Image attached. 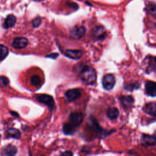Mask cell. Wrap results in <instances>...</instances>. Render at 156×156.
<instances>
[{
	"instance_id": "cell-1",
	"label": "cell",
	"mask_w": 156,
	"mask_h": 156,
	"mask_svg": "<svg viewBox=\"0 0 156 156\" xmlns=\"http://www.w3.org/2000/svg\"><path fill=\"white\" fill-rule=\"evenodd\" d=\"M79 76L82 81L87 85H93L96 82L97 77L95 69L88 66H85L82 68Z\"/></svg>"
},
{
	"instance_id": "cell-2",
	"label": "cell",
	"mask_w": 156,
	"mask_h": 156,
	"mask_svg": "<svg viewBox=\"0 0 156 156\" xmlns=\"http://www.w3.org/2000/svg\"><path fill=\"white\" fill-rule=\"evenodd\" d=\"M35 98L39 102L45 104L51 110H52L54 107V99L50 95L46 94H36L35 96Z\"/></svg>"
},
{
	"instance_id": "cell-3",
	"label": "cell",
	"mask_w": 156,
	"mask_h": 156,
	"mask_svg": "<svg viewBox=\"0 0 156 156\" xmlns=\"http://www.w3.org/2000/svg\"><path fill=\"white\" fill-rule=\"evenodd\" d=\"M102 82L103 87L107 90H110L115 85V77L112 74H107L103 77Z\"/></svg>"
},
{
	"instance_id": "cell-4",
	"label": "cell",
	"mask_w": 156,
	"mask_h": 156,
	"mask_svg": "<svg viewBox=\"0 0 156 156\" xmlns=\"http://www.w3.org/2000/svg\"><path fill=\"white\" fill-rule=\"evenodd\" d=\"M69 122L76 128L79 127L83 120V116L82 113L74 112L69 115Z\"/></svg>"
},
{
	"instance_id": "cell-5",
	"label": "cell",
	"mask_w": 156,
	"mask_h": 156,
	"mask_svg": "<svg viewBox=\"0 0 156 156\" xmlns=\"http://www.w3.org/2000/svg\"><path fill=\"white\" fill-rule=\"evenodd\" d=\"M65 98L69 102H73L79 99L81 96L80 90L77 88L69 89L65 92Z\"/></svg>"
},
{
	"instance_id": "cell-6",
	"label": "cell",
	"mask_w": 156,
	"mask_h": 156,
	"mask_svg": "<svg viewBox=\"0 0 156 156\" xmlns=\"http://www.w3.org/2000/svg\"><path fill=\"white\" fill-rule=\"evenodd\" d=\"M92 35L94 39L96 40H103L106 36V31L102 26H97L92 30Z\"/></svg>"
},
{
	"instance_id": "cell-7",
	"label": "cell",
	"mask_w": 156,
	"mask_h": 156,
	"mask_svg": "<svg viewBox=\"0 0 156 156\" xmlns=\"http://www.w3.org/2000/svg\"><path fill=\"white\" fill-rule=\"evenodd\" d=\"M86 32V29L84 26L75 27L71 31V35L76 39H79L84 36Z\"/></svg>"
},
{
	"instance_id": "cell-8",
	"label": "cell",
	"mask_w": 156,
	"mask_h": 156,
	"mask_svg": "<svg viewBox=\"0 0 156 156\" xmlns=\"http://www.w3.org/2000/svg\"><path fill=\"white\" fill-rule=\"evenodd\" d=\"M28 43V40L24 37H18L14 39L12 42V46L16 49H23Z\"/></svg>"
},
{
	"instance_id": "cell-9",
	"label": "cell",
	"mask_w": 156,
	"mask_h": 156,
	"mask_svg": "<svg viewBox=\"0 0 156 156\" xmlns=\"http://www.w3.org/2000/svg\"><path fill=\"white\" fill-rule=\"evenodd\" d=\"M145 91L147 95L151 97L156 96V84L153 81H147L145 84Z\"/></svg>"
},
{
	"instance_id": "cell-10",
	"label": "cell",
	"mask_w": 156,
	"mask_h": 156,
	"mask_svg": "<svg viewBox=\"0 0 156 156\" xmlns=\"http://www.w3.org/2000/svg\"><path fill=\"white\" fill-rule=\"evenodd\" d=\"M155 138L147 134H143L141 136V143L146 146H154L155 145Z\"/></svg>"
},
{
	"instance_id": "cell-11",
	"label": "cell",
	"mask_w": 156,
	"mask_h": 156,
	"mask_svg": "<svg viewBox=\"0 0 156 156\" xmlns=\"http://www.w3.org/2000/svg\"><path fill=\"white\" fill-rule=\"evenodd\" d=\"M65 54L66 57L72 59H79L83 55V51L77 49H68L65 51Z\"/></svg>"
},
{
	"instance_id": "cell-12",
	"label": "cell",
	"mask_w": 156,
	"mask_h": 156,
	"mask_svg": "<svg viewBox=\"0 0 156 156\" xmlns=\"http://www.w3.org/2000/svg\"><path fill=\"white\" fill-rule=\"evenodd\" d=\"M143 110L146 113L155 117L156 115V103L155 102H152L146 104Z\"/></svg>"
},
{
	"instance_id": "cell-13",
	"label": "cell",
	"mask_w": 156,
	"mask_h": 156,
	"mask_svg": "<svg viewBox=\"0 0 156 156\" xmlns=\"http://www.w3.org/2000/svg\"><path fill=\"white\" fill-rule=\"evenodd\" d=\"M120 102L124 108H129L133 104L134 99L132 96H123L120 98Z\"/></svg>"
},
{
	"instance_id": "cell-14",
	"label": "cell",
	"mask_w": 156,
	"mask_h": 156,
	"mask_svg": "<svg viewBox=\"0 0 156 156\" xmlns=\"http://www.w3.org/2000/svg\"><path fill=\"white\" fill-rule=\"evenodd\" d=\"M119 112L117 108L116 107H110L107 110V115L109 119L111 120H115L118 118L119 116Z\"/></svg>"
},
{
	"instance_id": "cell-15",
	"label": "cell",
	"mask_w": 156,
	"mask_h": 156,
	"mask_svg": "<svg viewBox=\"0 0 156 156\" xmlns=\"http://www.w3.org/2000/svg\"><path fill=\"white\" fill-rule=\"evenodd\" d=\"M16 21V19L14 15H10L7 16L4 23V27L5 29H8L13 27L15 25Z\"/></svg>"
},
{
	"instance_id": "cell-16",
	"label": "cell",
	"mask_w": 156,
	"mask_h": 156,
	"mask_svg": "<svg viewBox=\"0 0 156 156\" xmlns=\"http://www.w3.org/2000/svg\"><path fill=\"white\" fill-rule=\"evenodd\" d=\"M75 128L70 122L65 123L63 126V132L66 135H71L74 132Z\"/></svg>"
},
{
	"instance_id": "cell-17",
	"label": "cell",
	"mask_w": 156,
	"mask_h": 156,
	"mask_svg": "<svg viewBox=\"0 0 156 156\" xmlns=\"http://www.w3.org/2000/svg\"><path fill=\"white\" fill-rule=\"evenodd\" d=\"M6 133L9 137H11L16 139L19 138L21 136L20 132L18 129H14V128H10L8 129Z\"/></svg>"
},
{
	"instance_id": "cell-18",
	"label": "cell",
	"mask_w": 156,
	"mask_h": 156,
	"mask_svg": "<svg viewBox=\"0 0 156 156\" xmlns=\"http://www.w3.org/2000/svg\"><path fill=\"white\" fill-rule=\"evenodd\" d=\"M16 152V147L13 145H8L4 149V153L5 155H14Z\"/></svg>"
},
{
	"instance_id": "cell-19",
	"label": "cell",
	"mask_w": 156,
	"mask_h": 156,
	"mask_svg": "<svg viewBox=\"0 0 156 156\" xmlns=\"http://www.w3.org/2000/svg\"><path fill=\"white\" fill-rule=\"evenodd\" d=\"M30 82V84L34 87H38L41 83V79L38 76L34 75L31 77Z\"/></svg>"
},
{
	"instance_id": "cell-20",
	"label": "cell",
	"mask_w": 156,
	"mask_h": 156,
	"mask_svg": "<svg viewBox=\"0 0 156 156\" xmlns=\"http://www.w3.org/2000/svg\"><path fill=\"white\" fill-rule=\"evenodd\" d=\"M9 52L7 48L2 44H0V60L5 58Z\"/></svg>"
},
{
	"instance_id": "cell-21",
	"label": "cell",
	"mask_w": 156,
	"mask_h": 156,
	"mask_svg": "<svg viewBox=\"0 0 156 156\" xmlns=\"http://www.w3.org/2000/svg\"><path fill=\"white\" fill-rule=\"evenodd\" d=\"M139 87V84L138 83H127L124 86V88L127 90L129 91H133L134 89L138 88Z\"/></svg>"
},
{
	"instance_id": "cell-22",
	"label": "cell",
	"mask_w": 156,
	"mask_h": 156,
	"mask_svg": "<svg viewBox=\"0 0 156 156\" xmlns=\"http://www.w3.org/2000/svg\"><path fill=\"white\" fill-rule=\"evenodd\" d=\"M9 80L8 78L5 76L0 77V87H5L9 84Z\"/></svg>"
},
{
	"instance_id": "cell-23",
	"label": "cell",
	"mask_w": 156,
	"mask_h": 156,
	"mask_svg": "<svg viewBox=\"0 0 156 156\" xmlns=\"http://www.w3.org/2000/svg\"><path fill=\"white\" fill-rule=\"evenodd\" d=\"M41 23V19L40 17H37V18H35V19L32 21V26H33V27H38V26L40 25Z\"/></svg>"
},
{
	"instance_id": "cell-24",
	"label": "cell",
	"mask_w": 156,
	"mask_h": 156,
	"mask_svg": "<svg viewBox=\"0 0 156 156\" xmlns=\"http://www.w3.org/2000/svg\"><path fill=\"white\" fill-rule=\"evenodd\" d=\"M61 155H68V156H69V155H73V153H72L71 151H65V152L61 154Z\"/></svg>"
},
{
	"instance_id": "cell-25",
	"label": "cell",
	"mask_w": 156,
	"mask_h": 156,
	"mask_svg": "<svg viewBox=\"0 0 156 156\" xmlns=\"http://www.w3.org/2000/svg\"><path fill=\"white\" fill-rule=\"evenodd\" d=\"M58 54H57V53H53V54H52L51 55H48L47 57H52V58H54V59H55V58H56L57 57H58Z\"/></svg>"
},
{
	"instance_id": "cell-26",
	"label": "cell",
	"mask_w": 156,
	"mask_h": 156,
	"mask_svg": "<svg viewBox=\"0 0 156 156\" xmlns=\"http://www.w3.org/2000/svg\"><path fill=\"white\" fill-rule=\"evenodd\" d=\"M35 1H43V0H35Z\"/></svg>"
},
{
	"instance_id": "cell-27",
	"label": "cell",
	"mask_w": 156,
	"mask_h": 156,
	"mask_svg": "<svg viewBox=\"0 0 156 156\" xmlns=\"http://www.w3.org/2000/svg\"><path fill=\"white\" fill-rule=\"evenodd\" d=\"M0 138H1V135H0Z\"/></svg>"
}]
</instances>
